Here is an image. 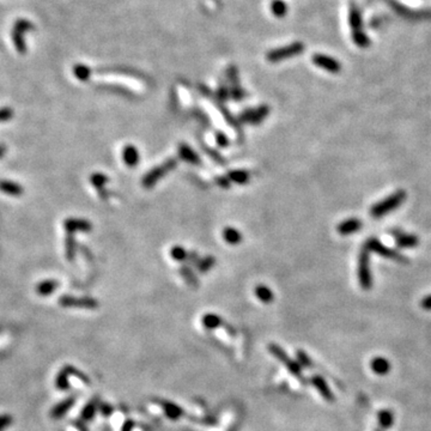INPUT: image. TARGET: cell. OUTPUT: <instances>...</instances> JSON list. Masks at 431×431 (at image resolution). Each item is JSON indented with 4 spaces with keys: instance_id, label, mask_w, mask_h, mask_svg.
<instances>
[{
    "instance_id": "obj_3",
    "label": "cell",
    "mask_w": 431,
    "mask_h": 431,
    "mask_svg": "<svg viewBox=\"0 0 431 431\" xmlns=\"http://www.w3.org/2000/svg\"><path fill=\"white\" fill-rule=\"evenodd\" d=\"M176 165H177V161L175 158H169L167 161L163 162L162 164H159L158 167L153 168L152 170L148 173L145 176L143 177V186L145 188H151L158 182V180H161L163 176H165L169 172H172L173 169H175Z\"/></svg>"
},
{
    "instance_id": "obj_19",
    "label": "cell",
    "mask_w": 431,
    "mask_h": 431,
    "mask_svg": "<svg viewBox=\"0 0 431 431\" xmlns=\"http://www.w3.org/2000/svg\"><path fill=\"white\" fill-rule=\"evenodd\" d=\"M370 368L376 375H386L390 370V363L384 357H376V358L371 359Z\"/></svg>"
},
{
    "instance_id": "obj_26",
    "label": "cell",
    "mask_w": 431,
    "mask_h": 431,
    "mask_svg": "<svg viewBox=\"0 0 431 431\" xmlns=\"http://www.w3.org/2000/svg\"><path fill=\"white\" fill-rule=\"evenodd\" d=\"M76 249H77V243H76L75 237L72 234H67L65 238V254L69 261H73L76 256Z\"/></svg>"
},
{
    "instance_id": "obj_13",
    "label": "cell",
    "mask_w": 431,
    "mask_h": 431,
    "mask_svg": "<svg viewBox=\"0 0 431 431\" xmlns=\"http://www.w3.org/2000/svg\"><path fill=\"white\" fill-rule=\"evenodd\" d=\"M390 234L397 240V245L399 248H413L419 245V238L416 235L404 234L399 229H394L390 231Z\"/></svg>"
},
{
    "instance_id": "obj_44",
    "label": "cell",
    "mask_w": 431,
    "mask_h": 431,
    "mask_svg": "<svg viewBox=\"0 0 431 431\" xmlns=\"http://www.w3.org/2000/svg\"><path fill=\"white\" fill-rule=\"evenodd\" d=\"M218 335H219V338H222L223 339L224 341H229V339H230V337H229V334H228L227 332H224V330H218Z\"/></svg>"
},
{
    "instance_id": "obj_41",
    "label": "cell",
    "mask_w": 431,
    "mask_h": 431,
    "mask_svg": "<svg viewBox=\"0 0 431 431\" xmlns=\"http://www.w3.org/2000/svg\"><path fill=\"white\" fill-rule=\"evenodd\" d=\"M229 94H230L229 90H228L226 86L223 85V86H221V88H219L218 93H217V96H218V99L221 100V101H224V100L228 99Z\"/></svg>"
},
{
    "instance_id": "obj_37",
    "label": "cell",
    "mask_w": 431,
    "mask_h": 431,
    "mask_svg": "<svg viewBox=\"0 0 431 431\" xmlns=\"http://www.w3.org/2000/svg\"><path fill=\"white\" fill-rule=\"evenodd\" d=\"M215 181H216L217 185L221 186L222 188H224V189L230 188V186H231V181L229 180V177H228V176H217V177L215 178Z\"/></svg>"
},
{
    "instance_id": "obj_32",
    "label": "cell",
    "mask_w": 431,
    "mask_h": 431,
    "mask_svg": "<svg viewBox=\"0 0 431 431\" xmlns=\"http://www.w3.org/2000/svg\"><path fill=\"white\" fill-rule=\"evenodd\" d=\"M90 182L97 191H102L104 189L105 185L108 182V177L105 175L101 174V173H95L90 176Z\"/></svg>"
},
{
    "instance_id": "obj_10",
    "label": "cell",
    "mask_w": 431,
    "mask_h": 431,
    "mask_svg": "<svg viewBox=\"0 0 431 431\" xmlns=\"http://www.w3.org/2000/svg\"><path fill=\"white\" fill-rule=\"evenodd\" d=\"M268 350H270L271 354H272L276 358H278L280 362H283L284 365H285L286 368H289V370L291 371L292 375L301 376V368L298 367V364H296L294 360L287 357V355L283 351V349L279 348V346L276 345V344H271V345L268 346Z\"/></svg>"
},
{
    "instance_id": "obj_38",
    "label": "cell",
    "mask_w": 431,
    "mask_h": 431,
    "mask_svg": "<svg viewBox=\"0 0 431 431\" xmlns=\"http://www.w3.org/2000/svg\"><path fill=\"white\" fill-rule=\"evenodd\" d=\"M94 412H95V404H94V401H91V404L86 405L85 408H84L83 412H82L83 419L91 418V417H93V414H94Z\"/></svg>"
},
{
    "instance_id": "obj_29",
    "label": "cell",
    "mask_w": 431,
    "mask_h": 431,
    "mask_svg": "<svg viewBox=\"0 0 431 431\" xmlns=\"http://www.w3.org/2000/svg\"><path fill=\"white\" fill-rule=\"evenodd\" d=\"M379 422L383 429H388L394 423V413L389 410H382L379 413Z\"/></svg>"
},
{
    "instance_id": "obj_4",
    "label": "cell",
    "mask_w": 431,
    "mask_h": 431,
    "mask_svg": "<svg viewBox=\"0 0 431 431\" xmlns=\"http://www.w3.org/2000/svg\"><path fill=\"white\" fill-rule=\"evenodd\" d=\"M350 25H351L352 37L359 47H367L369 45V39L367 35L362 31V20H360V13L355 4H351L350 7Z\"/></svg>"
},
{
    "instance_id": "obj_2",
    "label": "cell",
    "mask_w": 431,
    "mask_h": 431,
    "mask_svg": "<svg viewBox=\"0 0 431 431\" xmlns=\"http://www.w3.org/2000/svg\"><path fill=\"white\" fill-rule=\"evenodd\" d=\"M364 248H367L369 252H374V253L379 254V255L386 257V259L394 260V261L400 262V264H408L407 256H405L400 252L395 251V249H390L389 247L384 246L376 237H370L365 242Z\"/></svg>"
},
{
    "instance_id": "obj_9",
    "label": "cell",
    "mask_w": 431,
    "mask_h": 431,
    "mask_svg": "<svg viewBox=\"0 0 431 431\" xmlns=\"http://www.w3.org/2000/svg\"><path fill=\"white\" fill-rule=\"evenodd\" d=\"M270 113V107L267 105H260L255 109H247L240 115V120L242 123H248L252 125H259L266 119Z\"/></svg>"
},
{
    "instance_id": "obj_40",
    "label": "cell",
    "mask_w": 431,
    "mask_h": 431,
    "mask_svg": "<svg viewBox=\"0 0 431 431\" xmlns=\"http://www.w3.org/2000/svg\"><path fill=\"white\" fill-rule=\"evenodd\" d=\"M11 417L7 416V414H4V416H0V431H1L4 428H6L7 425L11 424Z\"/></svg>"
},
{
    "instance_id": "obj_45",
    "label": "cell",
    "mask_w": 431,
    "mask_h": 431,
    "mask_svg": "<svg viewBox=\"0 0 431 431\" xmlns=\"http://www.w3.org/2000/svg\"><path fill=\"white\" fill-rule=\"evenodd\" d=\"M131 429H132V423H131V422L125 423V425H124V430H123V431H131Z\"/></svg>"
},
{
    "instance_id": "obj_1",
    "label": "cell",
    "mask_w": 431,
    "mask_h": 431,
    "mask_svg": "<svg viewBox=\"0 0 431 431\" xmlns=\"http://www.w3.org/2000/svg\"><path fill=\"white\" fill-rule=\"evenodd\" d=\"M406 200V192L404 189L397 191L395 193L389 195L386 199L381 200L378 204H375L370 208V216L374 218H381V217L388 215L389 212L398 208Z\"/></svg>"
},
{
    "instance_id": "obj_11",
    "label": "cell",
    "mask_w": 431,
    "mask_h": 431,
    "mask_svg": "<svg viewBox=\"0 0 431 431\" xmlns=\"http://www.w3.org/2000/svg\"><path fill=\"white\" fill-rule=\"evenodd\" d=\"M311 60H313L316 66H319L320 69L325 70L327 72L339 73L341 70L340 62L335 60V59L330 58L329 55H325V54H314Z\"/></svg>"
},
{
    "instance_id": "obj_42",
    "label": "cell",
    "mask_w": 431,
    "mask_h": 431,
    "mask_svg": "<svg viewBox=\"0 0 431 431\" xmlns=\"http://www.w3.org/2000/svg\"><path fill=\"white\" fill-rule=\"evenodd\" d=\"M421 307L424 310H431V295H428L421 301Z\"/></svg>"
},
{
    "instance_id": "obj_25",
    "label": "cell",
    "mask_w": 431,
    "mask_h": 431,
    "mask_svg": "<svg viewBox=\"0 0 431 431\" xmlns=\"http://www.w3.org/2000/svg\"><path fill=\"white\" fill-rule=\"evenodd\" d=\"M255 296L261 301L262 303H271L273 300H275V295H273L272 290L270 287H267L266 285H257L255 287Z\"/></svg>"
},
{
    "instance_id": "obj_47",
    "label": "cell",
    "mask_w": 431,
    "mask_h": 431,
    "mask_svg": "<svg viewBox=\"0 0 431 431\" xmlns=\"http://www.w3.org/2000/svg\"><path fill=\"white\" fill-rule=\"evenodd\" d=\"M69 431H78V430H77V429H75V428H70Z\"/></svg>"
},
{
    "instance_id": "obj_7",
    "label": "cell",
    "mask_w": 431,
    "mask_h": 431,
    "mask_svg": "<svg viewBox=\"0 0 431 431\" xmlns=\"http://www.w3.org/2000/svg\"><path fill=\"white\" fill-rule=\"evenodd\" d=\"M303 51H304V45L302 42H294L283 48L268 51L266 58L270 62H279L285 60V59L292 58L295 55H298Z\"/></svg>"
},
{
    "instance_id": "obj_23",
    "label": "cell",
    "mask_w": 431,
    "mask_h": 431,
    "mask_svg": "<svg viewBox=\"0 0 431 431\" xmlns=\"http://www.w3.org/2000/svg\"><path fill=\"white\" fill-rule=\"evenodd\" d=\"M228 177L231 182L237 183V185H246L251 178V174L247 170H232L228 174Z\"/></svg>"
},
{
    "instance_id": "obj_34",
    "label": "cell",
    "mask_w": 431,
    "mask_h": 431,
    "mask_svg": "<svg viewBox=\"0 0 431 431\" xmlns=\"http://www.w3.org/2000/svg\"><path fill=\"white\" fill-rule=\"evenodd\" d=\"M170 256L175 260V261H185L188 257V253L186 252V249L181 246H175L170 249Z\"/></svg>"
},
{
    "instance_id": "obj_43",
    "label": "cell",
    "mask_w": 431,
    "mask_h": 431,
    "mask_svg": "<svg viewBox=\"0 0 431 431\" xmlns=\"http://www.w3.org/2000/svg\"><path fill=\"white\" fill-rule=\"evenodd\" d=\"M297 355H298V358L301 359V363H302L303 365H305V367H310V362H309V359H308L307 355H305L304 352L298 351V352H297Z\"/></svg>"
},
{
    "instance_id": "obj_46",
    "label": "cell",
    "mask_w": 431,
    "mask_h": 431,
    "mask_svg": "<svg viewBox=\"0 0 431 431\" xmlns=\"http://www.w3.org/2000/svg\"><path fill=\"white\" fill-rule=\"evenodd\" d=\"M5 152H6V150H5V148H4V146H2V145H0V158H2V157H4Z\"/></svg>"
},
{
    "instance_id": "obj_31",
    "label": "cell",
    "mask_w": 431,
    "mask_h": 431,
    "mask_svg": "<svg viewBox=\"0 0 431 431\" xmlns=\"http://www.w3.org/2000/svg\"><path fill=\"white\" fill-rule=\"evenodd\" d=\"M216 264V259L213 256H205V257H200V260L198 261L197 264V270L202 273H206L207 271H210L211 268L215 266Z\"/></svg>"
},
{
    "instance_id": "obj_30",
    "label": "cell",
    "mask_w": 431,
    "mask_h": 431,
    "mask_svg": "<svg viewBox=\"0 0 431 431\" xmlns=\"http://www.w3.org/2000/svg\"><path fill=\"white\" fill-rule=\"evenodd\" d=\"M203 325L207 330L217 329V327H219L222 325V319L218 315H216V314H206L204 318H203Z\"/></svg>"
},
{
    "instance_id": "obj_27",
    "label": "cell",
    "mask_w": 431,
    "mask_h": 431,
    "mask_svg": "<svg viewBox=\"0 0 431 431\" xmlns=\"http://www.w3.org/2000/svg\"><path fill=\"white\" fill-rule=\"evenodd\" d=\"M73 75L80 82H86L91 76V70L86 65L77 64L73 66Z\"/></svg>"
},
{
    "instance_id": "obj_14",
    "label": "cell",
    "mask_w": 431,
    "mask_h": 431,
    "mask_svg": "<svg viewBox=\"0 0 431 431\" xmlns=\"http://www.w3.org/2000/svg\"><path fill=\"white\" fill-rule=\"evenodd\" d=\"M363 223L360 222V219L358 218H350L346 219V221L341 222L340 224L338 226V232L340 235H351L355 234V232L359 231L360 228H362Z\"/></svg>"
},
{
    "instance_id": "obj_5",
    "label": "cell",
    "mask_w": 431,
    "mask_h": 431,
    "mask_svg": "<svg viewBox=\"0 0 431 431\" xmlns=\"http://www.w3.org/2000/svg\"><path fill=\"white\" fill-rule=\"evenodd\" d=\"M34 29V25L30 21L28 20H24V18H21V20L16 21L15 25L12 28V42L13 46H15L16 51H18L20 54H24L26 51V45L25 41H24V34L26 31H30Z\"/></svg>"
},
{
    "instance_id": "obj_28",
    "label": "cell",
    "mask_w": 431,
    "mask_h": 431,
    "mask_svg": "<svg viewBox=\"0 0 431 431\" xmlns=\"http://www.w3.org/2000/svg\"><path fill=\"white\" fill-rule=\"evenodd\" d=\"M178 272H180V275L182 276V278L185 279L188 285H191L192 287H197L199 285V281H198L193 271H192V268L189 266H181L178 268Z\"/></svg>"
},
{
    "instance_id": "obj_12",
    "label": "cell",
    "mask_w": 431,
    "mask_h": 431,
    "mask_svg": "<svg viewBox=\"0 0 431 431\" xmlns=\"http://www.w3.org/2000/svg\"><path fill=\"white\" fill-rule=\"evenodd\" d=\"M64 229L67 234L75 232H90L93 226L89 221L80 218H67L64 221Z\"/></svg>"
},
{
    "instance_id": "obj_24",
    "label": "cell",
    "mask_w": 431,
    "mask_h": 431,
    "mask_svg": "<svg viewBox=\"0 0 431 431\" xmlns=\"http://www.w3.org/2000/svg\"><path fill=\"white\" fill-rule=\"evenodd\" d=\"M73 370H75L73 368L66 367L58 374V376H56V380H55L56 388H59V389L69 388V380H67V379H69V376L73 373Z\"/></svg>"
},
{
    "instance_id": "obj_22",
    "label": "cell",
    "mask_w": 431,
    "mask_h": 431,
    "mask_svg": "<svg viewBox=\"0 0 431 431\" xmlns=\"http://www.w3.org/2000/svg\"><path fill=\"white\" fill-rule=\"evenodd\" d=\"M223 238L226 240L227 243L235 246L238 245L242 241V234L237 229H235V228L227 227L223 230Z\"/></svg>"
},
{
    "instance_id": "obj_36",
    "label": "cell",
    "mask_w": 431,
    "mask_h": 431,
    "mask_svg": "<svg viewBox=\"0 0 431 431\" xmlns=\"http://www.w3.org/2000/svg\"><path fill=\"white\" fill-rule=\"evenodd\" d=\"M12 118H13L12 108H9V107L0 108V123H5V121H9Z\"/></svg>"
},
{
    "instance_id": "obj_33",
    "label": "cell",
    "mask_w": 431,
    "mask_h": 431,
    "mask_svg": "<svg viewBox=\"0 0 431 431\" xmlns=\"http://www.w3.org/2000/svg\"><path fill=\"white\" fill-rule=\"evenodd\" d=\"M271 10H272V13L276 17H283V16H285L287 6L285 2L281 1V0H273L271 2Z\"/></svg>"
},
{
    "instance_id": "obj_39",
    "label": "cell",
    "mask_w": 431,
    "mask_h": 431,
    "mask_svg": "<svg viewBox=\"0 0 431 431\" xmlns=\"http://www.w3.org/2000/svg\"><path fill=\"white\" fill-rule=\"evenodd\" d=\"M216 142L219 146H222V148H227V146L229 145V139H228L227 135L222 133V132H217L216 133Z\"/></svg>"
},
{
    "instance_id": "obj_21",
    "label": "cell",
    "mask_w": 431,
    "mask_h": 431,
    "mask_svg": "<svg viewBox=\"0 0 431 431\" xmlns=\"http://www.w3.org/2000/svg\"><path fill=\"white\" fill-rule=\"evenodd\" d=\"M73 403H75V399H73V398H69V399L61 401L60 404H58L56 406H54L53 410L51 411V418H55V419L61 418V417L64 416V414L72 407Z\"/></svg>"
},
{
    "instance_id": "obj_17",
    "label": "cell",
    "mask_w": 431,
    "mask_h": 431,
    "mask_svg": "<svg viewBox=\"0 0 431 431\" xmlns=\"http://www.w3.org/2000/svg\"><path fill=\"white\" fill-rule=\"evenodd\" d=\"M311 383L314 384V387L319 390V393L325 398V399L330 401L334 400V395H333L332 390H330L329 384L326 383V381H325L321 376H314V378L311 379Z\"/></svg>"
},
{
    "instance_id": "obj_18",
    "label": "cell",
    "mask_w": 431,
    "mask_h": 431,
    "mask_svg": "<svg viewBox=\"0 0 431 431\" xmlns=\"http://www.w3.org/2000/svg\"><path fill=\"white\" fill-rule=\"evenodd\" d=\"M178 154H180V157L183 159V161L188 162V163L191 164L199 165L202 163L200 157L198 156V154L195 153L188 145H186V144H180V146H178Z\"/></svg>"
},
{
    "instance_id": "obj_20",
    "label": "cell",
    "mask_w": 431,
    "mask_h": 431,
    "mask_svg": "<svg viewBox=\"0 0 431 431\" xmlns=\"http://www.w3.org/2000/svg\"><path fill=\"white\" fill-rule=\"evenodd\" d=\"M59 283L54 279H47V280H43L41 283H39L36 285V292L40 296H48V295L53 294L56 289H58Z\"/></svg>"
},
{
    "instance_id": "obj_8",
    "label": "cell",
    "mask_w": 431,
    "mask_h": 431,
    "mask_svg": "<svg viewBox=\"0 0 431 431\" xmlns=\"http://www.w3.org/2000/svg\"><path fill=\"white\" fill-rule=\"evenodd\" d=\"M60 305L65 308H80V309H96L99 302L90 297H73L64 295L59 298Z\"/></svg>"
},
{
    "instance_id": "obj_6",
    "label": "cell",
    "mask_w": 431,
    "mask_h": 431,
    "mask_svg": "<svg viewBox=\"0 0 431 431\" xmlns=\"http://www.w3.org/2000/svg\"><path fill=\"white\" fill-rule=\"evenodd\" d=\"M358 278L359 284L363 290H370L373 286V277H371L369 251L363 247L358 257Z\"/></svg>"
},
{
    "instance_id": "obj_35",
    "label": "cell",
    "mask_w": 431,
    "mask_h": 431,
    "mask_svg": "<svg viewBox=\"0 0 431 431\" xmlns=\"http://www.w3.org/2000/svg\"><path fill=\"white\" fill-rule=\"evenodd\" d=\"M163 408H164L165 413L168 414V417H170V418H173V419L178 418V417L182 414V412L180 411V408H178L177 406L173 405V404H164Z\"/></svg>"
},
{
    "instance_id": "obj_15",
    "label": "cell",
    "mask_w": 431,
    "mask_h": 431,
    "mask_svg": "<svg viewBox=\"0 0 431 431\" xmlns=\"http://www.w3.org/2000/svg\"><path fill=\"white\" fill-rule=\"evenodd\" d=\"M123 159L125 164L129 168L137 167L139 163V152H138L137 148L133 145H127L125 146L123 150Z\"/></svg>"
},
{
    "instance_id": "obj_16",
    "label": "cell",
    "mask_w": 431,
    "mask_h": 431,
    "mask_svg": "<svg viewBox=\"0 0 431 431\" xmlns=\"http://www.w3.org/2000/svg\"><path fill=\"white\" fill-rule=\"evenodd\" d=\"M0 192L4 194L10 195V197H21L23 194L24 188L20 183L13 182L10 180H1L0 181Z\"/></svg>"
}]
</instances>
